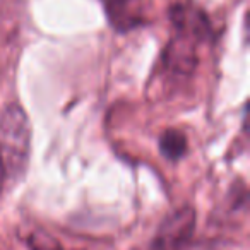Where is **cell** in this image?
<instances>
[{"instance_id":"4","label":"cell","mask_w":250,"mask_h":250,"mask_svg":"<svg viewBox=\"0 0 250 250\" xmlns=\"http://www.w3.org/2000/svg\"><path fill=\"white\" fill-rule=\"evenodd\" d=\"M106 16L118 33H127L144 22L139 0H106Z\"/></svg>"},{"instance_id":"1","label":"cell","mask_w":250,"mask_h":250,"mask_svg":"<svg viewBox=\"0 0 250 250\" xmlns=\"http://www.w3.org/2000/svg\"><path fill=\"white\" fill-rule=\"evenodd\" d=\"M31 149V129L26 111L12 103L0 115V160L5 177L18 178L28 168Z\"/></svg>"},{"instance_id":"6","label":"cell","mask_w":250,"mask_h":250,"mask_svg":"<svg viewBox=\"0 0 250 250\" xmlns=\"http://www.w3.org/2000/svg\"><path fill=\"white\" fill-rule=\"evenodd\" d=\"M28 243H29V249L31 250H62L60 245L52 238V236H46V235H42V236L31 235L28 240Z\"/></svg>"},{"instance_id":"3","label":"cell","mask_w":250,"mask_h":250,"mask_svg":"<svg viewBox=\"0 0 250 250\" xmlns=\"http://www.w3.org/2000/svg\"><path fill=\"white\" fill-rule=\"evenodd\" d=\"M170 18L177 33H180V35L188 36L197 43L209 42V38H211V22L201 9L194 7V5L178 4L171 7Z\"/></svg>"},{"instance_id":"7","label":"cell","mask_w":250,"mask_h":250,"mask_svg":"<svg viewBox=\"0 0 250 250\" xmlns=\"http://www.w3.org/2000/svg\"><path fill=\"white\" fill-rule=\"evenodd\" d=\"M5 170H4V163H2V160H0V190H2V187H4V182H5Z\"/></svg>"},{"instance_id":"2","label":"cell","mask_w":250,"mask_h":250,"mask_svg":"<svg viewBox=\"0 0 250 250\" xmlns=\"http://www.w3.org/2000/svg\"><path fill=\"white\" fill-rule=\"evenodd\" d=\"M195 219L197 214L190 206H184L168 214L161 221L149 250H184L194 235Z\"/></svg>"},{"instance_id":"5","label":"cell","mask_w":250,"mask_h":250,"mask_svg":"<svg viewBox=\"0 0 250 250\" xmlns=\"http://www.w3.org/2000/svg\"><path fill=\"white\" fill-rule=\"evenodd\" d=\"M160 146V153L168 161H178L187 154L188 151V141L182 130L178 129H167L160 136L158 141Z\"/></svg>"}]
</instances>
